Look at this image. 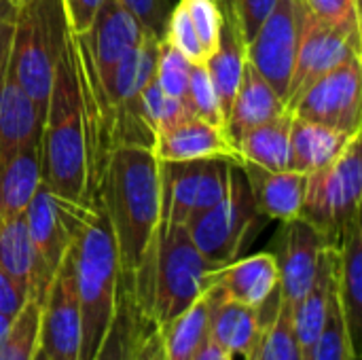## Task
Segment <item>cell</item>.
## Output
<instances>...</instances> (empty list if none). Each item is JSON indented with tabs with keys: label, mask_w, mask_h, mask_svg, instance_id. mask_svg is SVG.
I'll return each instance as SVG.
<instances>
[{
	"label": "cell",
	"mask_w": 362,
	"mask_h": 360,
	"mask_svg": "<svg viewBox=\"0 0 362 360\" xmlns=\"http://www.w3.org/2000/svg\"><path fill=\"white\" fill-rule=\"evenodd\" d=\"M286 110H288L286 102L250 66V62H246L244 72H242V81L238 85L235 98H233L229 115L225 119V134L235 146V140L244 132H248L261 123H267Z\"/></svg>",
	"instance_id": "ffe728a7"
},
{
	"label": "cell",
	"mask_w": 362,
	"mask_h": 360,
	"mask_svg": "<svg viewBox=\"0 0 362 360\" xmlns=\"http://www.w3.org/2000/svg\"><path fill=\"white\" fill-rule=\"evenodd\" d=\"M11 30L13 21L0 28V83L6 74V64H8V47H11Z\"/></svg>",
	"instance_id": "ee69618b"
},
{
	"label": "cell",
	"mask_w": 362,
	"mask_h": 360,
	"mask_svg": "<svg viewBox=\"0 0 362 360\" xmlns=\"http://www.w3.org/2000/svg\"><path fill=\"white\" fill-rule=\"evenodd\" d=\"M193 360H229L225 356V352L212 342V339H208L204 346H202V350L197 352V356Z\"/></svg>",
	"instance_id": "f6af8a7d"
},
{
	"label": "cell",
	"mask_w": 362,
	"mask_h": 360,
	"mask_svg": "<svg viewBox=\"0 0 362 360\" xmlns=\"http://www.w3.org/2000/svg\"><path fill=\"white\" fill-rule=\"evenodd\" d=\"M0 267L28 289L30 299L42 306L53 278L38 265L23 214L0 219Z\"/></svg>",
	"instance_id": "cb8c5ba5"
},
{
	"label": "cell",
	"mask_w": 362,
	"mask_h": 360,
	"mask_svg": "<svg viewBox=\"0 0 362 360\" xmlns=\"http://www.w3.org/2000/svg\"><path fill=\"white\" fill-rule=\"evenodd\" d=\"M38 348L49 360H78L81 308L70 250L57 267L40 306Z\"/></svg>",
	"instance_id": "8fae6325"
},
{
	"label": "cell",
	"mask_w": 362,
	"mask_h": 360,
	"mask_svg": "<svg viewBox=\"0 0 362 360\" xmlns=\"http://www.w3.org/2000/svg\"><path fill=\"white\" fill-rule=\"evenodd\" d=\"M191 66L193 64L180 51H176L163 38L159 40V53H157V66H155V83L168 95L185 98Z\"/></svg>",
	"instance_id": "e575fe53"
},
{
	"label": "cell",
	"mask_w": 362,
	"mask_h": 360,
	"mask_svg": "<svg viewBox=\"0 0 362 360\" xmlns=\"http://www.w3.org/2000/svg\"><path fill=\"white\" fill-rule=\"evenodd\" d=\"M265 327L255 308L231 301L221 293L210 318V339L229 360H252Z\"/></svg>",
	"instance_id": "44dd1931"
},
{
	"label": "cell",
	"mask_w": 362,
	"mask_h": 360,
	"mask_svg": "<svg viewBox=\"0 0 362 360\" xmlns=\"http://www.w3.org/2000/svg\"><path fill=\"white\" fill-rule=\"evenodd\" d=\"M358 134V132H356ZM354 134H344L327 125L310 123L293 115L291 144H288V170L312 174L331 166L346 149Z\"/></svg>",
	"instance_id": "484cf974"
},
{
	"label": "cell",
	"mask_w": 362,
	"mask_h": 360,
	"mask_svg": "<svg viewBox=\"0 0 362 360\" xmlns=\"http://www.w3.org/2000/svg\"><path fill=\"white\" fill-rule=\"evenodd\" d=\"M278 284V263L272 252L235 259L208 274V286H218L227 299L255 308L265 325L274 320L280 308Z\"/></svg>",
	"instance_id": "5bb4252c"
},
{
	"label": "cell",
	"mask_w": 362,
	"mask_h": 360,
	"mask_svg": "<svg viewBox=\"0 0 362 360\" xmlns=\"http://www.w3.org/2000/svg\"><path fill=\"white\" fill-rule=\"evenodd\" d=\"M15 13H17V6L11 0H0V28L11 23L15 19Z\"/></svg>",
	"instance_id": "bcb514c9"
},
{
	"label": "cell",
	"mask_w": 362,
	"mask_h": 360,
	"mask_svg": "<svg viewBox=\"0 0 362 360\" xmlns=\"http://www.w3.org/2000/svg\"><path fill=\"white\" fill-rule=\"evenodd\" d=\"M95 208L98 206H83L62 199L53 195L45 185L38 187L23 212V219L38 265L47 276H55L72 246V240Z\"/></svg>",
	"instance_id": "30bf717a"
},
{
	"label": "cell",
	"mask_w": 362,
	"mask_h": 360,
	"mask_svg": "<svg viewBox=\"0 0 362 360\" xmlns=\"http://www.w3.org/2000/svg\"><path fill=\"white\" fill-rule=\"evenodd\" d=\"M11 2H13V4H15L17 8H19L21 4H25V2H30V0H11Z\"/></svg>",
	"instance_id": "681fc988"
},
{
	"label": "cell",
	"mask_w": 362,
	"mask_h": 360,
	"mask_svg": "<svg viewBox=\"0 0 362 360\" xmlns=\"http://www.w3.org/2000/svg\"><path fill=\"white\" fill-rule=\"evenodd\" d=\"M40 178L57 197L98 206L95 182L89 163L85 108L68 34L64 53L55 66L51 93L40 129Z\"/></svg>",
	"instance_id": "7a4b0ae2"
},
{
	"label": "cell",
	"mask_w": 362,
	"mask_h": 360,
	"mask_svg": "<svg viewBox=\"0 0 362 360\" xmlns=\"http://www.w3.org/2000/svg\"><path fill=\"white\" fill-rule=\"evenodd\" d=\"M248 180L257 210L272 221H293L301 216V206L308 187V174L293 170H267L250 161H240Z\"/></svg>",
	"instance_id": "d6986e66"
},
{
	"label": "cell",
	"mask_w": 362,
	"mask_h": 360,
	"mask_svg": "<svg viewBox=\"0 0 362 360\" xmlns=\"http://www.w3.org/2000/svg\"><path fill=\"white\" fill-rule=\"evenodd\" d=\"M216 2H218L221 15H223L221 38H218L214 53L206 59V70L216 87V93L221 98V106H223V112L227 119L231 102L238 91V85L242 81V72L248 62V55H246V38L240 30V23H238L229 2L227 0H216Z\"/></svg>",
	"instance_id": "603a6c76"
},
{
	"label": "cell",
	"mask_w": 362,
	"mask_h": 360,
	"mask_svg": "<svg viewBox=\"0 0 362 360\" xmlns=\"http://www.w3.org/2000/svg\"><path fill=\"white\" fill-rule=\"evenodd\" d=\"M362 62L352 57L312 83L288 108L297 119L327 125L344 134L361 132Z\"/></svg>",
	"instance_id": "9c48e42d"
},
{
	"label": "cell",
	"mask_w": 362,
	"mask_h": 360,
	"mask_svg": "<svg viewBox=\"0 0 362 360\" xmlns=\"http://www.w3.org/2000/svg\"><path fill=\"white\" fill-rule=\"evenodd\" d=\"M159 40H161L159 36L144 32V38L140 40L138 47H134L108 74L98 76L102 83L104 95L108 100V106L112 110V117L117 108L136 102L142 89L155 79Z\"/></svg>",
	"instance_id": "d4e9b609"
},
{
	"label": "cell",
	"mask_w": 362,
	"mask_h": 360,
	"mask_svg": "<svg viewBox=\"0 0 362 360\" xmlns=\"http://www.w3.org/2000/svg\"><path fill=\"white\" fill-rule=\"evenodd\" d=\"M153 327V318L136 295L134 280L125 274H119L115 316L93 360H136L146 333Z\"/></svg>",
	"instance_id": "ac0fdd59"
},
{
	"label": "cell",
	"mask_w": 362,
	"mask_h": 360,
	"mask_svg": "<svg viewBox=\"0 0 362 360\" xmlns=\"http://www.w3.org/2000/svg\"><path fill=\"white\" fill-rule=\"evenodd\" d=\"M13 320H15V316H6V314H0V342L6 337V333L11 331V327H13Z\"/></svg>",
	"instance_id": "7dc6e473"
},
{
	"label": "cell",
	"mask_w": 362,
	"mask_h": 360,
	"mask_svg": "<svg viewBox=\"0 0 362 360\" xmlns=\"http://www.w3.org/2000/svg\"><path fill=\"white\" fill-rule=\"evenodd\" d=\"M68 34L62 0H30L15 13L6 70L42 112Z\"/></svg>",
	"instance_id": "277c9868"
},
{
	"label": "cell",
	"mask_w": 362,
	"mask_h": 360,
	"mask_svg": "<svg viewBox=\"0 0 362 360\" xmlns=\"http://www.w3.org/2000/svg\"><path fill=\"white\" fill-rule=\"evenodd\" d=\"M227 2H229L238 23H240V30L248 42L259 32L263 21L269 17V13L274 11L278 0H227Z\"/></svg>",
	"instance_id": "ab89813d"
},
{
	"label": "cell",
	"mask_w": 362,
	"mask_h": 360,
	"mask_svg": "<svg viewBox=\"0 0 362 360\" xmlns=\"http://www.w3.org/2000/svg\"><path fill=\"white\" fill-rule=\"evenodd\" d=\"M30 299V293L25 286H21L15 278H11L0 267V314L17 316L25 301Z\"/></svg>",
	"instance_id": "b9f144b4"
},
{
	"label": "cell",
	"mask_w": 362,
	"mask_h": 360,
	"mask_svg": "<svg viewBox=\"0 0 362 360\" xmlns=\"http://www.w3.org/2000/svg\"><path fill=\"white\" fill-rule=\"evenodd\" d=\"M163 40L170 42L176 51H180L191 64H206V51L195 34V28L180 2H176L170 8L165 30H163Z\"/></svg>",
	"instance_id": "d590c367"
},
{
	"label": "cell",
	"mask_w": 362,
	"mask_h": 360,
	"mask_svg": "<svg viewBox=\"0 0 362 360\" xmlns=\"http://www.w3.org/2000/svg\"><path fill=\"white\" fill-rule=\"evenodd\" d=\"M265 216L257 210L248 180L240 163L231 168L225 197L210 210L191 219L185 227L197 250L216 267L238 259L263 225Z\"/></svg>",
	"instance_id": "52a82bcc"
},
{
	"label": "cell",
	"mask_w": 362,
	"mask_h": 360,
	"mask_svg": "<svg viewBox=\"0 0 362 360\" xmlns=\"http://www.w3.org/2000/svg\"><path fill=\"white\" fill-rule=\"evenodd\" d=\"M40 185V140H36L0 163V219L23 214Z\"/></svg>",
	"instance_id": "83f0119b"
},
{
	"label": "cell",
	"mask_w": 362,
	"mask_h": 360,
	"mask_svg": "<svg viewBox=\"0 0 362 360\" xmlns=\"http://www.w3.org/2000/svg\"><path fill=\"white\" fill-rule=\"evenodd\" d=\"M193 28H195V34L206 51V57H210L218 45V38H221V23H223V15H221V6L216 0H178Z\"/></svg>",
	"instance_id": "74e56055"
},
{
	"label": "cell",
	"mask_w": 362,
	"mask_h": 360,
	"mask_svg": "<svg viewBox=\"0 0 362 360\" xmlns=\"http://www.w3.org/2000/svg\"><path fill=\"white\" fill-rule=\"evenodd\" d=\"M98 204L117 244L119 269L134 280L136 295L148 312L161 229V180L153 151L134 144L115 146L98 180Z\"/></svg>",
	"instance_id": "6da1fadb"
},
{
	"label": "cell",
	"mask_w": 362,
	"mask_h": 360,
	"mask_svg": "<svg viewBox=\"0 0 362 360\" xmlns=\"http://www.w3.org/2000/svg\"><path fill=\"white\" fill-rule=\"evenodd\" d=\"M34 360H49L42 352H40V348H38V352H36V356H34Z\"/></svg>",
	"instance_id": "c3c4849f"
},
{
	"label": "cell",
	"mask_w": 362,
	"mask_h": 360,
	"mask_svg": "<svg viewBox=\"0 0 362 360\" xmlns=\"http://www.w3.org/2000/svg\"><path fill=\"white\" fill-rule=\"evenodd\" d=\"M153 155L157 161H202L225 159L240 163V155L223 127L189 117L155 136Z\"/></svg>",
	"instance_id": "2e32d148"
},
{
	"label": "cell",
	"mask_w": 362,
	"mask_h": 360,
	"mask_svg": "<svg viewBox=\"0 0 362 360\" xmlns=\"http://www.w3.org/2000/svg\"><path fill=\"white\" fill-rule=\"evenodd\" d=\"M252 360H303L291 312L278 308V314L261 335L259 348Z\"/></svg>",
	"instance_id": "1f68e13d"
},
{
	"label": "cell",
	"mask_w": 362,
	"mask_h": 360,
	"mask_svg": "<svg viewBox=\"0 0 362 360\" xmlns=\"http://www.w3.org/2000/svg\"><path fill=\"white\" fill-rule=\"evenodd\" d=\"M312 360H358V354L352 348L344 312L337 299V293H333L327 310V320L320 333V339L314 348Z\"/></svg>",
	"instance_id": "836d02e7"
},
{
	"label": "cell",
	"mask_w": 362,
	"mask_h": 360,
	"mask_svg": "<svg viewBox=\"0 0 362 360\" xmlns=\"http://www.w3.org/2000/svg\"><path fill=\"white\" fill-rule=\"evenodd\" d=\"M102 2L104 0H62L68 30L72 34H85L91 28Z\"/></svg>",
	"instance_id": "60d3db41"
},
{
	"label": "cell",
	"mask_w": 362,
	"mask_h": 360,
	"mask_svg": "<svg viewBox=\"0 0 362 360\" xmlns=\"http://www.w3.org/2000/svg\"><path fill=\"white\" fill-rule=\"evenodd\" d=\"M335 293L344 312L346 329L358 354L362 329V223L354 216L335 244Z\"/></svg>",
	"instance_id": "e0dca14e"
},
{
	"label": "cell",
	"mask_w": 362,
	"mask_h": 360,
	"mask_svg": "<svg viewBox=\"0 0 362 360\" xmlns=\"http://www.w3.org/2000/svg\"><path fill=\"white\" fill-rule=\"evenodd\" d=\"M40 303L28 299L15 316L11 331L0 342V360H34L38 352Z\"/></svg>",
	"instance_id": "4dcf8cb0"
},
{
	"label": "cell",
	"mask_w": 362,
	"mask_h": 360,
	"mask_svg": "<svg viewBox=\"0 0 362 360\" xmlns=\"http://www.w3.org/2000/svg\"><path fill=\"white\" fill-rule=\"evenodd\" d=\"M361 195L362 149L358 132L331 166L308 174L301 219L335 246L346 225L361 214Z\"/></svg>",
	"instance_id": "8992f818"
},
{
	"label": "cell",
	"mask_w": 362,
	"mask_h": 360,
	"mask_svg": "<svg viewBox=\"0 0 362 360\" xmlns=\"http://www.w3.org/2000/svg\"><path fill=\"white\" fill-rule=\"evenodd\" d=\"M136 360H168L163 337H161V331L157 327H153L146 333V337H144V342H142V346H140V350L136 354Z\"/></svg>",
	"instance_id": "7bdbcfd3"
},
{
	"label": "cell",
	"mask_w": 362,
	"mask_h": 360,
	"mask_svg": "<svg viewBox=\"0 0 362 360\" xmlns=\"http://www.w3.org/2000/svg\"><path fill=\"white\" fill-rule=\"evenodd\" d=\"M301 0H278L259 32L246 42L250 66L286 102L303 21Z\"/></svg>",
	"instance_id": "ba28073f"
},
{
	"label": "cell",
	"mask_w": 362,
	"mask_h": 360,
	"mask_svg": "<svg viewBox=\"0 0 362 360\" xmlns=\"http://www.w3.org/2000/svg\"><path fill=\"white\" fill-rule=\"evenodd\" d=\"M138 106H140V112H142L144 123L151 127V132L155 136L159 132L168 129V127H174L176 123H180V121H185L189 117H195L191 112V108L187 106L185 98L168 95L155 83V79L142 89V93L138 98Z\"/></svg>",
	"instance_id": "f546056e"
},
{
	"label": "cell",
	"mask_w": 362,
	"mask_h": 360,
	"mask_svg": "<svg viewBox=\"0 0 362 360\" xmlns=\"http://www.w3.org/2000/svg\"><path fill=\"white\" fill-rule=\"evenodd\" d=\"M352 57H361V40L327 25L305 8L295 70L286 95V108H291L312 83L333 72Z\"/></svg>",
	"instance_id": "7c38bea8"
},
{
	"label": "cell",
	"mask_w": 362,
	"mask_h": 360,
	"mask_svg": "<svg viewBox=\"0 0 362 360\" xmlns=\"http://www.w3.org/2000/svg\"><path fill=\"white\" fill-rule=\"evenodd\" d=\"M185 102L197 119L225 129V112L221 106V98H218L216 87L206 70V64L191 66Z\"/></svg>",
	"instance_id": "d6a6232c"
},
{
	"label": "cell",
	"mask_w": 362,
	"mask_h": 360,
	"mask_svg": "<svg viewBox=\"0 0 362 360\" xmlns=\"http://www.w3.org/2000/svg\"><path fill=\"white\" fill-rule=\"evenodd\" d=\"M221 293L218 286H208L193 306L159 329L168 360H193L197 356L202 346L210 339V318Z\"/></svg>",
	"instance_id": "4316f807"
},
{
	"label": "cell",
	"mask_w": 362,
	"mask_h": 360,
	"mask_svg": "<svg viewBox=\"0 0 362 360\" xmlns=\"http://www.w3.org/2000/svg\"><path fill=\"white\" fill-rule=\"evenodd\" d=\"M81 308L78 360H93L112 323L119 286V255L108 221L98 204L70 246Z\"/></svg>",
	"instance_id": "3957f363"
},
{
	"label": "cell",
	"mask_w": 362,
	"mask_h": 360,
	"mask_svg": "<svg viewBox=\"0 0 362 360\" xmlns=\"http://www.w3.org/2000/svg\"><path fill=\"white\" fill-rule=\"evenodd\" d=\"M144 32L140 21L119 0H104L91 28L74 36L87 49L98 76H104L140 45Z\"/></svg>",
	"instance_id": "9a60e30c"
},
{
	"label": "cell",
	"mask_w": 362,
	"mask_h": 360,
	"mask_svg": "<svg viewBox=\"0 0 362 360\" xmlns=\"http://www.w3.org/2000/svg\"><path fill=\"white\" fill-rule=\"evenodd\" d=\"M301 4L327 25L361 40L358 0H301Z\"/></svg>",
	"instance_id": "8d00e7d4"
},
{
	"label": "cell",
	"mask_w": 362,
	"mask_h": 360,
	"mask_svg": "<svg viewBox=\"0 0 362 360\" xmlns=\"http://www.w3.org/2000/svg\"><path fill=\"white\" fill-rule=\"evenodd\" d=\"M291 125H293V112L286 110L276 119L244 132L235 140V151L240 155V161H250L255 166L274 172L288 170Z\"/></svg>",
	"instance_id": "f1b7e54d"
},
{
	"label": "cell",
	"mask_w": 362,
	"mask_h": 360,
	"mask_svg": "<svg viewBox=\"0 0 362 360\" xmlns=\"http://www.w3.org/2000/svg\"><path fill=\"white\" fill-rule=\"evenodd\" d=\"M42 119L45 112L6 70L0 83V163L40 140Z\"/></svg>",
	"instance_id": "7402d4cb"
},
{
	"label": "cell",
	"mask_w": 362,
	"mask_h": 360,
	"mask_svg": "<svg viewBox=\"0 0 362 360\" xmlns=\"http://www.w3.org/2000/svg\"><path fill=\"white\" fill-rule=\"evenodd\" d=\"M138 21L140 25L163 38V30H165V21H168V15H170V0H119Z\"/></svg>",
	"instance_id": "f35d334b"
},
{
	"label": "cell",
	"mask_w": 362,
	"mask_h": 360,
	"mask_svg": "<svg viewBox=\"0 0 362 360\" xmlns=\"http://www.w3.org/2000/svg\"><path fill=\"white\" fill-rule=\"evenodd\" d=\"M212 265L193 244L185 225H161L148 314L157 329L172 323L189 306H193L208 289Z\"/></svg>",
	"instance_id": "5b68a950"
},
{
	"label": "cell",
	"mask_w": 362,
	"mask_h": 360,
	"mask_svg": "<svg viewBox=\"0 0 362 360\" xmlns=\"http://www.w3.org/2000/svg\"><path fill=\"white\" fill-rule=\"evenodd\" d=\"M331 246L325 236H320L308 221L293 219L282 223V231L278 236V293H280V308L295 314L297 306L308 295L316 272L322 250Z\"/></svg>",
	"instance_id": "4fadbf2b"
}]
</instances>
